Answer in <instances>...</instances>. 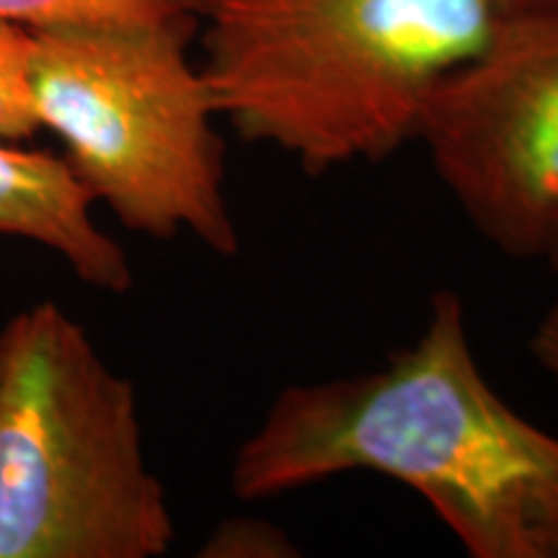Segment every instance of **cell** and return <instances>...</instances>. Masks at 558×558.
<instances>
[{"instance_id":"3957f363","label":"cell","mask_w":558,"mask_h":558,"mask_svg":"<svg viewBox=\"0 0 558 558\" xmlns=\"http://www.w3.org/2000/svg\"><path fill=\"white\" fill-rule=\"evenodd\" d=\"M197 16L34 29L32 88L41 130L94 205L153 241L192 235L235 259L218 111L192 58Z\"/></svg>"},{"instance_id":"9c48e42d","label":"cell","mask_w":558,"mask_h":558,"mask_svg":"<svg viewBox=\"0 0 558 558\" xmlns=\"http://www.w3.org/2000/svg\"><path fill=\"white\" fill-rule=\"evenodd\" d=\"M295 548L277 525L262 520H230L213 530L199 556L205 558H264L292 556Z\"/></svg>"},{"instance_id":"7c38bea8","label":"cell","mask_w":558,"mask_h":558,"mask_svg":"<svg viewBox=\"0 0 558 558\" xmlns=\"http://www.w3.org/2000/svg\"><path fill=\"white\" fill-rule=\"evenodd\" d=\"M512 5H527V3H558V0H507Z\"/></svg>"},{"instance_id":"7a4b0ae2","label":"cell","mask_w":558,"mask_h":558,"mask_svg":"<svg viewBox=\"0 0 558 558\" xmlns=\"http://www.w3.org/2000/svg\"><path fill=\"white\" fill-rule=\"evenodd\" d=\"M507 0H202L199 68L243 143L308 177L383 163L416 140L432 90Z\"/></svg>"},{"instance_id":"30bf717a","label":"cell","mask_w":558,"mask_h":558,"mask_svg":"<svg viewBox=\"0 0 558 558\" xmlns=\"http://www.w3.org/2000/svg\"><path fill=\"white\" fill-rule=\"evenodd\" d=\"M530 354L558 383V303L543 313L530 337Z\"/></svg>"},{"instance_id":"52a82bcc","label":"cell","mask_w":558,"mask_h":558,"mask_svg":"<svg viewBox=\"0 0 558 558\" xmlns=\"http://www.w3.org/2000/svg\"><path fill=\"white\" fill-rule=\"evenodd\" d=\"M202 0H0V19L41 29L62 24H128L197 16Z\"/></svg>"},{"instance_id":"8992f818","label":"cell","mask_w":558,"mask_h":558,"mask_svg":"<svg viewBox=\"0 0 558 558\" xmlns=\"http://www.w3.org/2000/svg\"><path fill=\"white\" fill-rule=\"evenodd\" d=\"M94 202L62 156L0 143V235L52 251L88 288L122 295L130 256L94 218Z\"/></svg>"},{"instance_id":"ba28073f","label":"cell","mask_w":558,"mask_h":558,"mask_svg":"<svg viewBox=\"0 0 558 558\" xmlns=\"http://www.w3.org/2000/svg\"><path fill=\"white\" fill-rule=\"evenodd\" d=\"M34 29L0 19V143H26L41 130L32 88Z\"/></svg>"},{"instance_id":"6da1fadb","label":"cell","mask_w":558,"mask_h":558,"mask_svg":"<svg viewBox=\"0 0 558 558\" xmlns=\"http://www.w3.org/2000/svg\"><path fill=\"white\" fill-rule=\"evenodd\" d=\"M375 473L427 501L473 558H558V437L494 390L458 292L367 373L292 383L230 463V492L264 501Z\"/></svg>"},{"instance_id":"8fae6325","label":"cell","mask_w":558,"mask_h":558,"mask_svg":"<svg viewBox=\"0 0 558 558\" xmlns=\"http://www.w3.org/2000/svg\"><path fill=\"white\" fill-rule=\"evenodd\" d=\"M543 262H546L550 271H554V275L558 277V233H556V239L550 241V246L546 251V256H543Z\"/></svg>"},{"instance_id":"5b68a950","label":"cell","mask_w":558,"mask_h":558,"mask_svg":"<svg viewBox=\"0 0 558 558\" xmlns=\"http://www.w3.org/2000/svg\"><path fill=\"white\" fill-rule=\"evenodd\" d=\"M414 143L481 239L543 259L558 233V3L509 5L432 90Z\"/></svg>"},{"instance_id":"277c9868","label":"cell","mask_w":558,"mask_h":558,"mask_svg":"<svg viewBox=\"0 0 558 558\" xmlns=\"http://www.w3.org/2000/svg\"><path fill=\"white\" fill-rule=\"evenodd\" d=\"M177 522L137 393L65 308L0 331V558H160Z\"/></svg>"}]
</instances>
